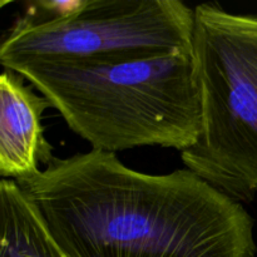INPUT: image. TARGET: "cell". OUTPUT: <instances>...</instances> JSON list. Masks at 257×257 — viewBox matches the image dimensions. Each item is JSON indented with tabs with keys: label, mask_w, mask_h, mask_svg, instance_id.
<instances>
[{
	"label": "cell",
	"mask_w": 257,
	"mask_h": 257,
	"mask_svg": "<svg viewBox=\"0 0 257 257\" xmlns=\"http://www.w3.org/2000/svg\"><path fill=\"white\" fill-rule=\"evenodd\" d=\"M15 181V180H14ZM69 257H255L243 203L188 168L150 175L117 153L54 157L17 181Z\"/></svg>",
	"instance_id": "obj_1"
},
{
	"label": "cell",
	"mask_w": 257,
	"mask_h": 257,
	"mask_svg": "<svg viewBox=\"0 0 257 257\" xmlns=\"http://www.w3.org/2000/svg\"><path fill=\"white\" fill-rule=\"evenodd\" d=\"M14 70L92 150L158 146L183 152L198 140L201 94L193 50L114 63L30 62Z\"/></svg>",
	"instance_id": "obj_2"
},
{
	"label": "cell",
	"mask_w": 257,
	"mask_h": 257,
	"mask_svg": "<svg viewBox=\"0 0 257 257\" xmlns=\"http://www.w3.org/2000/svg\"><path fill=\"white\" fill-rule=\"evenodd\" d=\"M192 50L202 127L181 160L231 198L251 202L257 193V15L196 5Z\"/></svg>",
	"instance_id": "obj_3"
},
{
	"label": "cell",
	"mask_w": 257,
	"mask_h": 257,
	"mask_svg": "<svg viewBox=\"0 0 257 257\" xmlns=\"http://www.w3.org/2000/svg\"><path fill=\"white\" fill-rule=\"evenodd\" d=\"M195 8L180 0H84L63 18L18 19L0 45L4 69L30 62L114 63L192 49Z\"/></svg>",
	"instance_id": "obj_4"
},
{
	"label": "cell",
	"mask_w": 257,
	"mask_h": 257,
	"mask_svg": "<svg viewBox=\"0 0 257 257\" xmlns=\"http://www.w3.org/2000/svg\"><path fill=\"white\" fill-rule=\"evenodd\" d=\"M10 69L0 77V175L24 180L39 172L55 157L44 137L42 115L52 104Z\"/></svg>",
	"instance_id": "obj_5"
},
{
	"label": "cell",
	"mask_w": 257,
	"mask_h": 257,
	"mask_svg": "<svg viewBox=\"0 0 257 257\" xmlns=\"http://www.w3.org/2000/svg\"><path fill=\"white\" fill-rule=\"evenodd\" d=\"M0 257H69L17 181H0Z\"/></svg>",
	"instance_id": "obj_6"
},
{
	"label": "cell",
	"mask_w": 257,
	"mask_h": 257,
	"mask_svg": "<svg viewBox=\"0 0 257 257\" xmlns=\"http://www.w3.org/2000/svg\"><path fill=\"white\" fill-rule=\"evenodd\" d=\"M83 3L84 0H40L34 5L39 8L38 12L47 15L45 18H63L77 12Z\"/></svg>",
	"instance_id": "obj_7"
}]
</instances>
